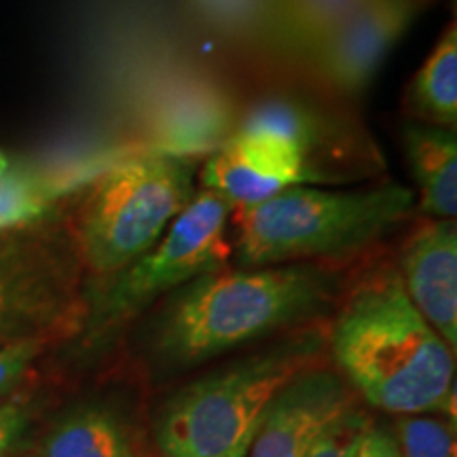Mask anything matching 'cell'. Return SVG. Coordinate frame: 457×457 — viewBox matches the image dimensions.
<instances>
[{
	"instance_id": "cell-1",
	"label": "cell",
	"mask_w": 457,
	"mask_h": 457,
	"mask_svg": "<svg viewBox=\"0 0 457 457\" xmlns=\"http://www.w3.org/2000/svg\"><path fill=\"white\" fill-rule=\"evenodd\" d=\"M343 290V271L328 262L220 267L165 296L146 328V350L159 369L208 362L278 333L310 327Z\"/></svg>"
},
{
	"instance_id": "cell-2",
	"label": "cell",
	"mask_w": 457,
	"mask_h": 457,
	"mask_svg": "<svg viewBox=\"0 0 457 457\" xmlns=\"http://www.w3.org/2000/svg\"><path fill=\"white\" fill-rule=\"evenodd\" d=\"M327 343L337 373L370 407L455 421V352L409 301L396 267L353 286Z\"/></svg>"
},
{
	"instance_id": "cell-3",
	"label": "cell",
	"mask_w": 457,
	"mask_h": 457,
	"mask_svg": "<svg viewBox=\"0 0 457 457\" xmlns=\"http://www.w3.org/2000/svg\"><path fill=\"white\" fill-rule=\"evenodd\" d=\"M415 193L398 182L362 188L290 187L233 208V267L335 262L364 253L415 214Z\"/></svg>"
},
{
	"instance_id": "cell-4",
	"label": "cell",
	"mask_w": 457,
	"mask_h": 457,
	"mask_svg": "<svg viewBox=\"0 0 457 457\" xmlns=\"http://www.w3.org/2000/svg\"><path fill=\"white\" fill-rule=\"evenodd\" d=\"M324 345V330L310 324L199 377L163 407L159 449L165 457H245L271 400L293 377L320 362Z\"/></svg>"
},
{
	"instance_id": "cell-5",
	"label": "cell",
	"mask_w": 457,
	"mask_h": 457,
	"mask_svg": "<svg viewBox=\"0 0 457 457\" xmlns=\"http://www.w3.org/2000/svg\"><path fill=\"white\" fill-rule=\"evenodd\" d=\"M195 155L148 151L108 165L74 197L85 276L111 279L165 236L199 191Z\"/></svg>"
},
{
	"instance_id": "cell-6",
	"label": "cell",
	"mask_w": 457,
	"mask_h": 457,
	"mask_svg": "<svg viewBox=\"0 0 457 457\" xmlns=\"http://www.w3.org/2000/svg\"><path fill=\"white\" fill-rule=\"evenodd\" d=\"M77 193L38 219L0 228V347L37 337L57 339L85 316Z\"/></svg>"
},
{
	"instance_id": "cell-7",
	"label": "cell",
	"mask_w": 457,
	"mask_h": 457,
	"mask_svg": "<svg viewBox=\"0 0 457 457\" xmlns=\"http://www.w3.org/2000/svg\"><path fill=\"white\" fill-rule=\"evenodd\" d=\"M231 216L233 205L225 197L199 188L195 199L146 254L106 279L91 310L85 313V333L89 339H108L129 320L151 310L162 296L202 273L228 265Z\"/></svg>"
},
{
	"instance_id": "cell-8",
	"label": "cell",
	"mask_w": 457,
	"mask_h": 457,
	"mask_svg": "<svg viewBox=\"0 0 457 457\" xmlns=\"http://www.w3.org/2000/svg\"><path fill=\"white\" fill-rule=\"evenodd\" d=\"M237 131H262L288 142L310 187L350 182L384 170V157L362 125L316 96L296 91L265 96L245 111Z\"/></svg>"
},
{
	"instance_id": "cell-9",
	"label": "cell",
	"mask_w": 457,
	"mask_h": 457,
	"mask_svg": "<svg viewBox=\"0 0 457 457\" xmlns=\"http://www.w3.org/2000/svg\"><path fill=\"white\" fill-rule=\"evenodd\" d=\"M432 0H370L310 57L313 77L337 98H358Z\"/></svg>"
},
{
	"instance_id": "cell-10",
	"label": "cell",
	"mask_w": 457,
	"mask_h": 457,
	"mask_svg": "<svg viewBox=\"0 0 457 457\" xmlns=\"http://www.w3.org/2000/svg\"><path fill=\"white\" fill-rule=\"evenodd\" d=\"M353 403L352 387L337 370L312 364L271 400L245 457H307L322 432Z\"/></svg>"
},
{
	"instance_id": "cell-11",
	"label": "cell",
	"mask_w": 457,
	"mask_h": 457,
	"mask_svg": "<svg viewBox=\"0 0 457 457\" xmlns=\"http://www.w3.org/2000/svg\"><path fill=\"white\" fill-rule=\"evenodd\" d=\"M305 185V171L290 145L262 131H233L199 168V188L219 193L233 208L265 202Z\"/></svg>"
},
{
	"instance_id": "cell-12",
	"label": "cell",
	"mask_w": 457,
	"mask_h": 457,
	"mask_svg": "<svg viewBox=\"0 0 457 457\" xmlns=\"http://www.w3.org/2000/svg\"><path fill=\"white\" fill-rule=\"evenodd\" d=\"M396 273L413 307L457 350V225L424 219L400 245Z\"/></svg>"
},
{
	"instance_id": "cell-13",
	"label": "cell",
	"mask_w": 457,
	"mask_h": 457,
	"mask_svg": "<svg viewBox=\"0 0 457 457\" xmlns=\"http://www.w3.org/2000/svg\"><path fill=\"white\" fill-rule=\"evenodd\" d=\"M400 145L417 187L415 212L424 219L457 216V131L404 121Z\"/></svg>"
},
{
	"instance_id": "cell-14",
	"label": "cell",
	"mask_w": 457,
	"mask_h": 457,
	"mask_svg": "<svg viewBox=\"0 0 457 457\" xmlns=\"http://www.w3.org/2000/svg\"><path fill=\"white\" fill-rule=\"evenodd\" d=\"M403 112L407 121L457 131V30L445 28L404 89Z\"/></svg>"
},
{
	"instance_id": "cell-15",
	"label": "cell",
	"mask_w": 457,
	"mask_h": 457,
	"mask_svg": "<svg viewBox=\"0 0 457 457\" xmlns=\"http://www.w3.org/2000/svg\"><path fill=\"white\" fill-rule=\"evenodd\" d=\"M370 0H278L267 38L282 54L310 57Z\"/></svg>"
},
{
	"instance_id": "cell-16",
	"label": "cell",
	"mask_w": 457,
	"mask_h": 457,
	"mask_svg": "<svg viewBox=\"0 0 457 457\" xmlns=\"http://www.w3.org/2000/svg\"><path fill=\"white\" fill-rule=\"evenodd\" d=\"M45 457H138L129 428L111 409L72 411L47 434Z\"/></svg>"
},
{
	"instance_id": "cell-17",
	"label": "cell",
	"mask_w": 457,
	"mask_h": 457,
	"mask_svg": "<svg viewBox=\"0 0 457 457\" xmlns=\"http://www.w3.org/2000/svg\"><path fill=\"white\" fill-rule=\"evenodd\" d=\"M89 180L68 176L7 174L0 179V228L38 219Z\"/></svg>"
},
{
	"instance_id": "cell-18",
	"label": "cell",
	"mask_w": 457,
	"mask_h": 457,
	"mask_svg": "<svg viewBox=\"0 0 457 457\" xmlns=\"http://www.w3.org/2000/svg\"><path fill=\"white\" fill-rule=\"evenodd\" d=\"M392 428L403 457H457L455 421L436 415H398Z\"/></svg>"
},
{
	"instance_id": "cell-19",
	"label": "cell",
	"mask_w": 457,
	"mask_h": 457,
	"mask_svg": "<svg viewBox=\"0 0 457 457\" xmlns=\"http://www.w3.org/2000/svg\"><path fill=\"white\" fill-rule=\"evenodd\" d=\"M199 15L220 30L239 37H265L278 0H191Z\"/></svg>"
},
{
	"instance_id": "cell-20",
	"label": "cell",
	"mask_w": 457,
	"mask_h": 457,
	"mask_svg": "<svg viewBox=\"0 0 457 457\" xmlns=\"http://www.w3.org/2000/svg\"><path fill=\"white\" fill-rule=\"evenodd\" d=\"M370 417L356 403L330 424L307 457H356Z\"/></svg>"
},
{
	"instance_id": "cell-21",
	"label": "cell",
	"mask_w": 457,
	"mask_h": 457,
	"mask_svg": "<svg viewBox=\"0 0 457 457\" xmlns=\"http://www.w3.org/2000/svg\"><path fill=\"white\" fill-rule=\"evenodd\" d=\"M55 339L37 337V339H24L0 347V398L7 396L21 384V379L30 373L38 358Z\"/></svg>"
},
{
	"instance_id": "cell-22",
	"label": "cell",
	"mask_w": 457,
	"mask_h": 457,
	"mask_svg": "<svg viewBox=\"0 0 457 457\" xmlns=\"http://www.w3.org/2000/svg\"><path fill=\"white\" fill-rule=\"evenodd\" d=\"M32 421V411L24 400L0 403V457H9L24 441Z\"/></svg>"
},
{
	"instance_id": "cell-23",
	"label": "cell",
	"mask_w": 457,
	"mask_h": 457,
	"mask_svg": "<svg viewBox=\"0 0 457 457\" xmlns=\"http://www.w3.org/2000/svg\"><path fill=\"white\" fill-rule=\"evenodd\" d=\"M356 457H403L398 438L390 424H377L370 420L362 434Z\"/></svg>"
},
{
	"instance_id": "cell-24",
	"label": "cell",
	"mask_w": 457,
	"mask_h": 457,
	"mask_svg": "<svg viewBox=\"0 0 457 457\" xmlns=\"http://www.w3.org/2000/svg\"><path fill=\"white\" fill-rule=\"evenodd\" d=\"M11 170V163H9V157L4 155L3 151H0V179H3L4 174H7V171Z\"/></svg>"
}]
</instances>
